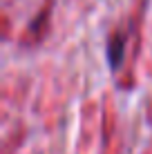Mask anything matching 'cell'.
Instances as JSON below:
<instances>
[{
	"label": "cell",
	"instance_id": "6da1fadb",
	"mask_svg": "<svg viewBox=\"0 0 152 154\" xmlns=\"http://www.w3.org/2000/svg\"><path fill=\"white\" fill-rule=\"evenodd\" d=\"M125 34L123 31H116L112 38L107 40V63L112 69H119L123 65V58H125Z\"/></svg>",
	"mask_w": 152,
	"mask_h": 154
}]
</instances>
